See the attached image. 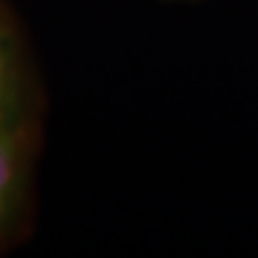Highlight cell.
<instances>
[{
    "mask_svg": "<svg viewBox=\"0 0 258 258\" xmlns=\"http://www.w3.org/2000/svg\"><path fill=\"white\" fill-rule=\"evenodd\" d=\"M22 158H24L22 132L12 127V122H0V222L10 208L12 194L17 191Z\"/></svg>",
    "mask_w": 258,
    "mask_h": 258,
    "instance_id": "1",
    "label": "cell"
},
{
    "mask_svg": "<svg viewBox=\"0 0 258 258\" xmlns=\"http://www.w3.org/2000/svg\"><path fill=\"white\" fill-rule=\"evenodd\" d=\"M12 46L8 29L0 24V122H10V101H12Z\"/></svg>",
    "mask_w": 258,
    "mask_h": 258,
    "instance_id": "2",
    "label": "cell"
}]
</instances>
